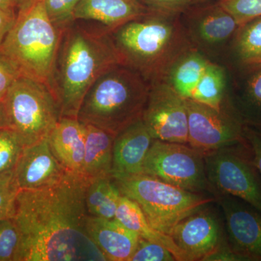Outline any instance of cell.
<instances>
[{"label": "cell", "instance_id": "cell-1", "mask_svg": "<svg viewBox=\"0 0 261 261\" xmlns=\"http://www.w3.org/2000/svg\"><path fill=\"white\" fill-rule=\"evenodd\" d=\"M89 184L67 172L56 185L19 191L13 218L21 234L17 261H107L86 228Z\"/></svg>", "mask_w": 261, "mask_h": 261}, {"label": "cell", "instance_id": "cell-2", "mask_svg": "<svg viewBox=\"0 0 261 261\" xmlns=\"http://www.w3.org/2000/svg\"><path fill=\"white\" fill-rule=\"evenodd\" d=\"M111 33L95 24L75 20L61 33L50 89L62 117L77 118L84 96L96 80L119 64Z\"/></svg>", "mask_w": 261, "mask_h": 261}, {"label": "cell", "instance_id": "cell-3", "mask_svg": "<svg viewBox=\"0 0 261 261\" xmlns=\"http://www.w3.org/2000/svg\"><path fill=\"white\" fill-rule=\"evenodd\" d=\"M121 64L149 84L163 82L175 61L194 47L180 15L148 11L111 33Z\"/></svg>", "mask_w": 261, "mask_h": 261}, {"label": "cell", "instance_id": "cell-4", "mask_svg": "<svg viewBox=\"0 0 261 261\" xmlns=\"http://www.w3.org/2000/svg\"><path fill=\"white\" fill-rule=\"evenodd\" d=\"M149 88L135 70L121 63L113 65L89 88L77 118L116 136L142 118Z\"/></svg>", "mask_w": 261, "mask_h": 261}, {"label": "cell", "instance_id": "cell-5", "mask_svg": "<svg viewBox=\"0 0 261 261\" xmlns=\"http://www.w3.org/2000/svg\"><path fill=\"white\" fill-rule=\"evenodd\" d=\"M62 31L51 23L41 1L17 14L0 51L15 63L22 75L50 88Z\"/></svg>", "mask_w": 261, "mask_h": 261}, {"label": "cell", "instance_id": "cell-6", "mask_svg": "<svg viewBox=\"0 0 261 261\" xmlns=\"http://www.w3.org/2000/svg\"><path fill=\"white\" fill-rule=\"evenodd\" d=\"M111 177L122 195L140 205L149 224L169 236L181 220L216 202L214 196L187 191L145 173Z\"/></svg>", "mask_w": 261, "mask_h": 261}, {"label": "cell", "instance_id": "cell-7", "mask_svg": "<svg viewBox=\"0 0 261 261\" xmlns=\"http://www.w3.org/2000/svg\"><path fill=\"white\" fill-rule=\"evenodd\" d=\"M8 128L25 147L47 138L61 118L58 99L47 84L20 75L4 99Z\"/></svg>", "mask_w": 261, "mask_h": 261}, {"label": "cell", "instance_id": "cell-8", "mask_svg": "<svg viewBox=\"0 0 261 261\" xmlns=\"http://www.w3.org/2000/svg\"><path fill=\"white\" fill-rule=\"evenodd\" d=\"M214 194L245 201L261 213V176L245 141L204 154Z\"/></svg>", "mask_w": 261, "mask_h": 261}, {"label": "cell", "instance_id": "cell-9", "mask_svg": "<svg viewBox=\"0 0 261 261\" xmlns=\"http://www.w3.org/2000/svg\"><path fill=\"white\" fill-rule=\"evenodd\" d=\"M142 173L187 191L214 196L204 154L188 144L154 140Z\"/></svg>", "mask_w": 261, "mask_h": 261}, {"label": "cell", "instance_id": "cell-10", "mask_svg": "<svg viewBox=\"0 0 261 261\" xmlns=\"http://www.w3.org/2000/svg\"><path fill=\"white\" fill-rule=\"evenodd\" d=\"M188 142L203 154L244 142L245 124L227 107L221 110L186 99Z\"/></svg>", "mask_w": 261, "mask_h": 261}, {"label": "cell", "instance_id": "cell-11", "mask_svg": "<svg viewBox=\"0 0 261 261\" xmlns=\"http://www.w3.org/2000/svg\"><path fill=\"white\" fill-rule=\"evenodd\" d=\"M142 120L154 140L187 144L186 99L165 82L150 84Z\"/></svg>", "mask_w": 261, "mask_h": 261}, {"label": "cell", "instance_id": "cell-12", "mask_svg": "<svg viewBox=\"0 0 261 261\" xmlns=\"http://www.w3.org/2000/svg\"><path fill=\"white\" fill-rule=\"evenodd\" d=\"M180 18L193 47L206 56L232 42L240 27L218 1L191 5Z\"/></svg>", "mask_w": 261, "mask_h": 261}, {"label": "cell", "instance_id": "cell-13", "mask_svg": "<svg viewBox=\"0 0 261 261\" xmlns=\"http://www.w3.org/2000/svg\"><path fill=\"white\" fill-rule=\"evenodd\" d=\"M213 203L181 220L170 234L186 261H202L227 242L224 219H221Z\"/></svg>", "mask_w": 261, "mask_h": 261}, {"label": "cell", "instance_id": "cell-14", "mask_svg": "<svg viewBox=\"0 0 261 261\" xmlns=\"http://www.w3.org/2000/svg\"><path fill=\"white\" fill-rule=\"evenodd\" d=\"M224 217L230 247L245 261H261V213L233 196L214 195Z\"/></svg>", "mask_w": 261, "mask_h": 261}, {"label": "cell", "instance_id": "cell-15", "mask_svg": "<svg viewBox=\"0 0 261 261\" xmlns=\"http://www.w3.org/2000/svg\"><path fill=\"white\" fill-rule=\"evenodd\" d=\"M13 171L19 190L51 186L67 173L51 152L48 137L24 147Z\"/></svg>", "mask_w": 261, "mask_h": 261}, {"label": "cell", "instance_id": "cell-16", "mask_svg": "<svg viewBox=\"0 0 261 261\" xmlns=\"http://www.w3.org/2000/svg\"><path fill=\"white\" fill-rule=\"evenodd\" d=\"M153 141L142 118L120 132L113 144L111 176L142 173Z\"/></svg>", "mask_w": 261, "mask_h": 261}, {"label": "cell", "instance_id": "cell-17", "mask_svg": "<svg viewBox=\"0 0 261 261\" xmlns=\"http://www.w3.org/2000/svg\"><path fill=\"white\" fill-rule=\"evenodd\" d=\"M86 228L107 261H129L140 238L115 219L88 216Z\"/></svg>", "mask_w": 261, "mask_h": 261}, {"label": "cell", "instance_id": "cell-18", "mask_svg": "<svg viewBox=\"0 0 261 261\" xmlns=\"http://www.w3.org/2000/svg\"><path fill=\"white\" fill-rule=\"evenodd\" d=\"M147 11L141 0H80L74 20L95 24L111 33Z\"/></svg>", "mask_w": 261, "mask_h": 261}, {"label": "cell", "instance_id": "cell-19", "mask_svg": "<svg viewBox=\"0 0 261 261\" xmlns=\"http://www.w3.org/2000/svg\"><path fill=\"white\" fill-rule=\"evenodd\" d=\"M51 152L66 172L81 176L85 150V128L77 118L62 117L48 137Z\"/></svg>", "mask_w": 261, "mask_h": 261}, {"label": "cell", "instance_id": "cell-20", "mask_svg": "<svg viewBox=\"0 0 261 261\" xmlns=\"http://www.w3.org/2000/svg\"><path fill=\"white\" fill-rule=\"evenodd\" d=\"M84 124L85 150L81 175L90 183L97 178L111 176L116 135L93 125Z\"/></svg>", "mask_w": 261, "mask_h": 261}, {"label": "cell", "instance_id": "cell-21", "mask_svg": "<svg viewBox=\"0 0 261 261\" xmlns=\"http://www.w3.org/2000/svg\"><path fill=\"white\" fill-rule=\"evenodd\" d=\"M210 62L203 53L192 47L173 63L163 82L167 84L184 99H190Z\"/></svg>", "mask_w": 261, "mask_h": 261}, {"label": "cell", "instance_id": "cell-22", "mask_svg": "<svg viewBox=\"0 0 261 261\" xmlns=\"http://www.w3.org/2000/svg\"><path fill=\"white\" fill-rule=\"evenodd\" d=\"M114 219L125 227L137 233L140 238L166 247L172 252L176 261H186L183 253L175 245L171 237L154 229L149 224L140 205L132 199L121 195Z\"/></svg>", "mask_w": 261, "mask_h": 261}, {"label": "cell", "instance_id": "cell-23", "mask_svg": "<svg viewBox=\"0 0 261 261\" xmlns=\"http://www.w3.org/2000/svg\"><path fill=\"white\" fill-rule=\"evenodd\" d=\"M249 67L253 72L243 94L228 100L226 106L244 124L261 126V65Z\"/></svg>", "mask_w": 261, "mask_h": 261}, {"label": "cell", "instance_id": "cell-24", "mask_svg": "<svg viewBox=\"0 0 261 261\" xmlns=\"http://www.w3.org/2000/svg\"><path fill=\"white\" fill-rule=\"evenodd\" d=\"M121 194L111 176L97 178L87 185L85 203L89 216L114 219Z\"/></svg>", "mask_w": 261, "mask_h": 261}, {"label": "cell", "instance_id": "cell-25", "mask_svg": "<svg viewBox=\"0 0 261 261\" xmlns=\"http://www.w3.org/2000/svg\"><path fill=\"white\" fill-rule=\"evenodd\" d=\"M226 75L221 65L211 61L189 99L216 110L226 106Z\"/></svg>", "mask_w": 261, "mask_h": 261}, {"label": "cell", "instance_id": "cell-26", "mask_svg": "<svg viewBox=\"0 0 261 261\" xmlns=\"http://www.w3.org/2000/svg\"><path fill=\"white\" fill-rule=\"evenodd\" d=\"M232 47L244 65L251 66L261 61V17L239 27Z\"/></svg>", "mask_w": 261, "mask_h": 261}, {"label": "cell", "instance_id": "cell-27", "mask_svg": "<svg viewBox=\"0 0 261 261\" xmlns=\"http://www.w3.org/2000/svg\"><path fill=\"white\" fill-rule=\"evenodd\" d=\"M24 147L15 132L9 128H0V174L14 171Z\"/></svg>", "mask_w": 261, "mask_h": 261}, {"label": "cell", "instance_id": "cell-28", "mask_svg": "<svg viewBox=\"0 0 261 261\" xmlns=\"http://www.w3.org/2000/svg\"><path fill=\"white\" fill-rule=\"evenodd\" d=\"M21 242L20 230L13 219L0 221V261H17Z\"/></svg>", "mask_w": 261, "mask_h": 261}, {"label": "cell", "instance_id": "cell-29", "mask_svg": "<svg viewBox=\"0 0 261 261\" xmlns=\"http://www.w3.org/2000/svg\"><path fill=\"white\" fill-rule=\"evenodd\" d=\"M51 23L63 30L74 20V12L80 0H42Z\"/></svg>", "mask_w": 261, "mask_h": 261}, {"label": "cell", "instance_id": "cell-30", "mask_svg": "<svg viewBox=\"0 0 261 261\" xmlns=\"http://www.w3.org/2000/svg\"><path fill=\"white\" fill-rule=\"evenodd\" d=\"M239 27L261 17V0H219Z\"/></svg>", "mask_w": 261, "mask_h": 261}, {"label": "cell", "instance_id": "cell-31", "mask_svg": "<svg viewBox=\"0 0 261 261\" xmlns=\"http://www.w3.org/2000/svg\"><path fill=\"white\" fill-rule=\"evenodd\" d=\"M19 191L14 171L0 174V221L13 219Z\"/></svg>", "mask_w": 261, "mask_h": 261}, {"label": "cell", "instance_id": "cell-32", "mask_svg": "<svg viewBox=\"0 0 261 261\" xmlns=\"http://www.w3.org/2000/svg\"><path fill=\"white\" fill-rule=\"evenodd\" d=\"M129 261H176L172 252L154 242L140 238Z\"/></svg>", "mask_w": 261, "mask_h": 261}, {"label": "cell", "instance_id": "cell-33", "mask_svg": "<svg viewBox=\"0 0 261 261\" xmlns=\"http://www.w3.org/2000/svg\"><path fill=\"white\" fill-rule=\"evenodd\" d=\"M20 75L18 67L0 51V99H4L10 87Z\"/></svg>", "mask_w": 261, "mask_h": 261}, {"label": "cell", "instance_id": "cell-34", "mask_svg": "<svg viewBox=\"0 0 261 261\" xmlns=\"http://www.w3.org/2000/svg\"><path fill=\"white\" fill-rule=\"evenodd\" d=\"M149 11L171 15H181L190 8L188 0H141Z\"/></svg>", "mask_w": 261, "mask_h": 261}, {"label": "cell", "instance_id": "cell-35", "mask_svg": "<svg viewBox=\"0 0 261 261\" xmlns=\"http://www.w3.org/2000/svg\"><path fill=\"white\" fill-rule=\"evenodd\" d=\"M243 137L261 176V129L254 126L245 125Z\"/></svg>", "mask_w": 261, "mask_h": 261}, {"label": "cell", "instance_id": "cell-36", "mask_svg": "<svg viewBox=\"0 0 261 261\" xmlns=\"http://www.w3.org/2000/svg\"><path fill=\"white\" fill-rule=\"evenodd\" d=\"M202 261H245L241 255L236 253L230 247L228 242L220 245L217 249L207 255Z\"/></svg>", "mask_w": 261, "mask_h": 261}, {"label": "cell", "instance_id": "cell-37", "mask_svg": "<svg viewBox=\"0 0 261 261\" xmlns=\"http://www.w3.org/2000/svg\"><path fill=\"white\" fill-rule=\"evenodd\" d=\"M16 17L0 9V46L14 25Z\"/></svg>", "mask_w": 261, "mask_h": 261}, {"label": "cell", "instance_id": "cell-38", "mask_svg": "<svg viewBox=\"0 0 261 261\" xmlns=\"http://www.w3.org/2000/svg\"><path fill=\"white\" fill-rule=\"evenodd\" d=\"M41 1H42V0H15L17 14L18 13H21V12L30 9L34 5L37 4Z\"/></svg>", "mask_w": 261, "mask_h": 261}, {"label": "cell", "instance_id": "cell-39", "mask_svg": "<svg viewBox=\"0 0 261 261\" xmlns=\"http://www.w3.org/2000/svg\"><path fill=\"white\" fill-rule=\"evenodd\" d=\"M0 9L10 14L17 16L15 0H0Z\"/></svg>", "mask_w": 261, "mask_h": 261}, {"label": "cell", "instance_id": "cell-40", "mask_svg": "<svg viewBox=\"0 0 261 261\" xmlns=\"http://www.w3.org/2000/svg\"><path fill=\"white\" fill-rule=\"evenodd\" d=\"M8 128V123H7L4 100L0 99V128Z\"/></svg>", "mask_w": 261, "mask_h": 261}, {"label": "cell", "instance_id": "cell-41", "mask_svg": "<svg viewBox=\"0 0 261 261\" xmlns=\"http://www.w3.org/2000/svg\"><path fill=\"white\" fill-rule=\"evenodd\" d=\"M191 5L202 4V3H209V2H213L214 0H188ZM219 1V0H216Z\"/></svg>", "mask_w": 261, "mask_h": 261}, {"label": "cell", "instance_id": "cell-42", "mask_svg": "<svg viewBox=\"0 0 261 261\" xmlns=\"http://www.w3.org/2000/svg\"><path fill=\"white\" fill-rule=\"evenodd\" d=\"M256 65H261V61L260 62H259V63H257V64H256ZM251 66H252V65H251Z\"/></svg>", "mask_w": 261, "mask_h": 261}]
</instances>
